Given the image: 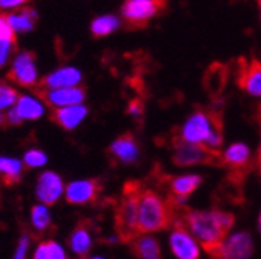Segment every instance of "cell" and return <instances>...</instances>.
<instances>
[{
  "label": "cell",
  "mask_w": 261,
  "mask_h": 259,
  "mask_svg": "<svg viewBox=\"0 0 261 259\" xmlns=\"http://www.w3.org/2000/svg\"><path fill=\"white\" fill-rule=\"evenodd\" d=\"M7 123V117L5 115H2V113H0V127H2L4 124Z\"/></svg>",
  "instance_id": "e575fe53"
},
{
  "label": "cell",
  "mask_w": 261,
  "mask_h": 259,
  "mask_svg": "<svg viewBox=\"0 0 261 259\" xmlns=\"http://www.w3.org/2000/svg\"><path fill=\"white\" fill-rule=\"evenodd\" d=\"M221 126V115L218 112L196 110L187 118L177 137L185 143L204 146L215 129Z\"/></svg>",
  "instance_id": "277c9868"
},
{
  "label": "cell",
  "mask_w": 261,
  "mask_h": 259,
  "mask_svg": "<svg viewBox=\"0 0 261 259\" xmlns=\"http://www.w3.org/2000/svg\"><path fill=\"white\" fill-rule=\"evenodd\" d=\"M165 5L167 4L160 0H127L123 4L121 13L129 26L142 28L157 16Z\"/></svg>",
  "instance_id": "8992f818"
},
{
  "label": "cell",
  "mask_w": 261,
  "mask_h": 259,
  "mask_svg": "<svg viewBox=\"0 0 261 259\" xmlns=\"http://www.w3.org/2000/svg\"><path fill=\"white\" fill-rule=\"evenodd\" d=\"M36 19H38V13L35 11V8H30L27 5L16 14H7V20L14 33L16 31H30L35 26Z\"/></svg>",
  "instance_id": "44dd1931"
},
{
  "label": "cell",
  "mask_w": 261,
  "mask_h": 259,
  "mask_svg": "<svg viewBox=\"0 0 261 259\" xmlns=\"http://www.w3.org/2000/svg\"><path fill=\"white\" fill-rule=\"evenodd\" d=\"M27 4L22 0H13V2H0V8H16V7H25Z\"/></svg>",
  "instance_id": "836d02e7"
},
{
  "label": "cell",
  "mask_w": 261,
  "mask_h": 259,
  "mask_svg": "<svg viewBox=\"0 0 261 259\" xmlns=\"http://www.w3.org/2000/svg\"><path fill=\"white\" fill-rule=\"evenodd\" d=\"M16 50V42H10V41H5V39H0V69H2L10 54Z\"/></svg>",
  "instance_id": "f546056e"
},
{
  "label": "cell",
  "mask_w": 261,
  "mask_h": 259,
  "mask_svg": "<svg viewBox=\"0 0 261 259\" xmlns=\"http://www.w3.org/2000/svg\"><path fill=\"white\" fill-rule=\"evenodd\" d=\"M202 183V177L198 174H185V176H177L170 180V191L173 197L179 199H187L190 194H193Z\"/></svg>",
  "instance_id": "ac0fdd59"
},
{
  "label": "cell",
  "mask_w": 261,
  "mask_h": 259,
  "mask_svg": "<svg viewBox=\"0 0 261 259\" xmlns=\"http://www.w3.org/2000/svg\"><path fill=\"white\" fill-rule=\"evenodd\" d=\"M0 39H5V41H10V42H16V33L13 31V28L10 26L5 14H0Z\"/></svg>",
  "instance_id": "f1b7e54d"
},
{
  "label": "cell",
  "mask_w": 261,
  "mask_h": 259,
  "mask_svg": "<svg viewBox=\"0 0 261 259\" xmlns=\"http://www.w3.org/2000/svg\"><path fill=\"white\" fill-rule=\"evenodd\" d=\"M109 151H111V155L114 157V160L120 161V163H124V165L136 163L140 155L139 145L133 134L120 135L117 140H114Z\"/></svg>",
  "instance_id": "4fadbf2b"
},
{
  "label": "cell",
  "mask_w": 261,
  "mask_h": 259,
  "mask_svg": "<svg viewBox=\"0 0 261 259\" xmlns=\"http://www.w3.org/2000/svg\"><path fill=\"white\" fill-rule=\"evenodd\" d=\"M17 100H19L17 92L13 87H10L8 84L0 81V110L13 106Z\"/></svg>",
  "instance_id": "4316f807"
},
{
  "label": "cell",
  "mask_w": 261,
  "mask_h": 259,
  "mask_svg": "<svg viewBox=\"0 0 261 259\" xmlns=\"http://www.w3.org/2000/svg\"><path fill=\"white\" fill-rule=\"evenodd\" d=\"M38 199L45 205H53L62 194V180L55 172H44L38 180Z\"/></svg>",
  "instance_id": "9a60e30c"
},
{
  "label": "cell",
  "mask_w": 261,
  "mask_h": 259,
  "mask_svg": "<svg viewBox=\"0 0 261 259\" xmlns=\"http://www.w3.org/2000/svg\"><path fill=\"white\" fill-rule=\"evenodd\" d=\"M70 248L81 257H84L92 248V230L89 222L83 220L76 225L70 236Z\"/></svg>",
  "instance_id": "d6986e66"
},
{
  "label": "cell",
  "mask_w": 261,
  "mask_h": 259,
  "mask_svg": "<svg viewBox=\"0 0 261 259\" xmlns=\"http://www.w3.org/2000/svg\"><path fill=\"white\" fill-rule=\"evenodd\" d=\"M87 115V107L84 106H72V107H62V109H55L51 113V120L59 124L61 127L72 131L75 129Z\"/></svg>",
  "instance_id": "e0dca14e"
},
{
  "label": "cell",
  "mask_w": 261,
  "mask_h": 259,
  "mask_svg": "<svg viewBox=\"0 0 261 259\" xmlns=\"http://www.w3.org/2000/svg\"><path fill=\"white\" fill-rule=\"evenodd\" d=\"M240 87L255 98H261V62L256 59L241 61L238 69Z\"/></svg>",
  "instance_id": "8fae6325"
},
{
  "label": "cell",
  "mask_w": 261,
  "mask_h": 259,
  "mask_svg": "<svg viewBox=\"0 0 261 259\" xmlns=\"http://www.w3.org/2000/svg\"><path fill=\"white\" fill-rule=\"evenodd\" d=\"M0 172L4 176V182L5 185H13L17 183L20 179V172H22V163L16 158H0Z\"/></svg>",
  "instance_id": "cb8c5ba5"
},
{
  "label": "cell",
  "mask_w": 261,
  "mask_h": 259,
  "mask_svg": "<svg viewBox=\"0 0 261 259\" xmlns=\"http://www.w3.org/2000/svg\"><path fill=\"white\" fill-rule=\"evenodd\" d=\"M173 161L177 166L222 163L221 154L212 152L205 146H201V145L185 143L179 137H174V141H173Z\"/></svg>",
  "instance_id": "5b68a950"
},
{
  "label": "cell",
  "mask_w": 261,
  "mask_h": 259,
  "mask_svg": "<svg viewBox=\"0 0 261 259\" xmlns=\"http://www.w3.org/2000/svg\"><path fill=\"white\" fill-rule=\"evenodd\" d=\"M36 93L45 104L58 109L81 106V103L86 100V90L80 85L70 89H56V90L36 89Z\"/></svg>",
  "instance_id": "9c48e42d"
},
{
  "label": "cell",
  "mask_w": 261,
  "mask_h": 259,
  "mask_svg": "<svg viewBox=\"0 0 261 259\" xmlns=\"http://www.w3.org/2000/svg\"><path fill=\"white\" fill-rule=\"evenodd\" d=\"M28 244H30V238L27 235L22 236V239L19 242V247L16 250L14 259H25V254H27V250H28Z\"/></svg>",
  "instance_id": "1f68e13d"
},
{
  "label": "cell",
  "mask_w": 261,
  "mask_h": 259,
  "mask_svg": "<svg viewBox=\"0 0 261 259\" xmlns=\"http://www.w3.org/2000/svg\"><path fill=\"white\" fill-rule=\"evenodd\" d=\"M81 82V73L78 69L73 67H64L56 70L55 73L45 76L38 89L42 90H56V89H70V87H78Z\"/></svg>",
  "instance_id": "5bb4252c"
},
{
  "label": "cell",
  "mask_w": 261,
  "mask_h": 259,
  "mask_svg": "<svg viewBox=\"0 0 261 259\" xmlns=\"http://www.w3.org/2000/svg\"><path fill=\"white\" fill-rule=\"evenodd\" d=\"M92 259H103V257H100V256H96V257H92Z\"/></svg>",
  "instance_id": "74e56055"
},
{
  "label": "cell",
  "mask_w": 261,
  "mask_h": 259,
  "mask_svg": "<svg viewBox=\"0 0 261 259\" xmlns=\"http://www.w3.org/2000/svg\"><path fill=\"white\" fill-rule=\"evenodd\" d=\"M31 220H33V225L36 226L38 230H45L47 226L50 225V214H48V210L45 205H36L33 207L31 210Z\"/></svg>",
  "instance_id": "484cf974"
},
{
  "label": "cell",
  "mask_w": 261,
  "mask_h": 259,
  "mask_svg": "<svg viewBox=\"0 0 261 259\" xmlns=\"http://www.w3.org/2000/svg\"><path fill=\"white\" fill-rule=\"evenodd\" d=\"M221 160L232 171H244L250 161V149L244 143H233L221 154Z\"/></svg>",
  "instance_id": "2e32d148"
},
{
  "label": "cell",
  "mask_w": 261,
  "mask_h": 259,
  "mask_svg": "<svg viewBox=\"0 0 261 259\" xmlns=\"http://www.w3.org/2000/svg\"><path fill=\"white\" fill-rule=\"evenodd\" d=\"M174 220V210L168 199L151 188L143 189L139 204V235L165 230Z\"/></svg>",
  "instance_id": "7a4b0ae2"
},
{
  "label": "cell",
  "mask_w": 261,
  "mask_h": 259,
  "mask_svg": "<svg viewBox=\"0 0 261 259\" xmlns=\"http://www.w3.org/2000/svg\"><path fill=\"white\" fill-rule=\"evenodd\" d=\"M170 248L177 259L201 257V247L198 241L190 235V232L182 225V222H177L170 233Z\"/></svg>",
  "instance_id": "ba28073f"
},
{
  "label": "cell",
  "mask_w": 261,
  "mask_h": 259,
  "mask_svg": "<svg viewBox=\"0 0 261 259\" xmlns=\"http://www.w3.org/2000/svg\"><path fill=\"white\" fill-rule=\"evenodd\" d=\"M8 79H11L13 82L22 87H31L33 84H36L38 70H36L35 53H31V51L20 53L14 59V64L8 73Z\"/></svg>",
  "instance_id": "30bf717a"
},
{
  "label": "cell",
  "mask_w": 261,
  "mask_h": 259,
  "mask_svg": "<svg viewBox=\"0 0 261 259\" xmlns=\"http://www.w3.org/2000/svg\"><path fill=\"white\" fill-rule=\"evenodd\" d=\"M120 26V19L115 17V16H100L96 17L92 25H90V31L92 35L95 38H103V36H108L111 33H114V31Z\"/></svg>",
  "instance_id": "603a6c76"
},
{
  "label": "cell",
  "mask_w": 261,
  "mask_h": 259,
  "mask_svg": "<svg viewBox=\"0 0 261 259\" xmlns=\"http://www.w3.org/2000/svg\"><path fill=\"white\" fill-rule=\"evenodd\" d=\"M182 225L212 256L235 225V216L221 210H188Z\"/></svg>",
  "instance_id": "6da1fadb"
},
{
  "label": "cell",
  "mask_w": 261,
  "mask_h": 259,
  "mask_svg": "<svg viewBox=\"0 0 261 259\" xmlns=\"http://www.w3.org/2000/svg\"><path fill=\"white\" fill-rule=\"evenodd\" d=\"M35 259H69V257L59 244H56L55 241H47L38 247L35 253Z\"/></svg>",
  "instance_id": "d4e9b609"
},
{
  "label": "cell",
  "mask_w": 261,
  "mask_h": 259,
  "mask_svg": "<svg viewBox=\"0 0 261 259\" xmlns=\"http://www.w3.org/2000/svg\"><path fill=\"white\" fill-rule=\"evenodd\" d=\"M16 110L19 112L22 120H38L44 113V107L36 100L30 98V96H19Z\"/></svg>",
  "instance_id": "7402d4cb"
},
{
  "label": "cell",
  "mask_w": 261,
  "mask_h": 259,
  "mask_svg": "<svg viewBox=\"0 0 261 259\" xmlns=\"http://www.w3.org/2000/svg\"><path fill=\"white\" fill-rule=\"evenodd\" d=\"M258 161H261V145L258 148Z\"/></svg>",
  "instance_id": "d590c367"
},
{
  "label": "cell",
  "mask_w": 261,
  "mask_h": 259,
  "mask_svg": "<svg viewBox=\"0 0 261 259\" xmlns=\"http://www.w3.org/2000/svg\"><path fill=\"white\" fill-rule=\"evenodd\" d=\"M253 254V239L247 232L228 235L221 247L212 254L215 259H250Z\"/></svg>",
  "instance_id": "52a82bcc"
},
{
  "label": "cell",
  "mask_w": 261,
  "mask_h": 259,
  "mask_svg": "<svg viewBox=\"0 0 261 259\" xmlns=\"http://www.w3.org/2000/svg\"><path fill=\"white\" fill-rule=\"evenodd\" d=\"M130 250L139 259H162L159 242L148 235L137 236L130 242Z\"/></svg>",
  "instance_id": "ffe728a7"
},
{
  "label": "cell",
  "mask_w": 261,
  "mask_h": 259,
  "mask_svg": "<svg viewBox=\"0 0 261 259\" xmlns=\"http://www.w3.org/2000/svg\"><path fill=\"white\" fill-rule=\"evenodd\" d=\"M143 188L129 182L123 189V197L115 210V228L120 242H133L139 236V204Z\"/></svg>",
  "instance_id": "3957f363"
},
{
  "label": "cell",
  "mask_w": 261,
  "mask_h": 259,
  "mask_svg": "<svg viewBox=\"0 0 261 259\" xmlns=\"http://www.w3.org/2000/svg\"><path fill=\"white\" fill-rule=\"evenodd\" d=\"M100 183L98 180H78L72 182L67 188H65V200L69 204H87L93 202L98 194H100Z\"/></svg>",
  "instance_id": "7c38bea8"
},
{
  "label": "cell",
  "mask_w": 261,
  "mask_h": 259,
  "mask_svg": "<svg viewBox=\"0 0 261 259\" xmlns=\"http://www.w3.org/2000/svg\"><path fill=\"white\" fill-rule=\"evenodd\" d=\"M127 113L133 115L134 118H140L143 113V104L140 100H133L127 104Z\"/></svg>",
  "instance_id": "4dcf8cb0"
},
{
  "label": "cell",
  "mask_w": 261,
  "mask_h": 259,
  "mask_svg": "<svg viewBox=\"0 0 261 259\" xmlns=\"http://www.w3.org/2000/svg\"><path fill=\"white\" fill-rule=\"evenodd\" d=\"M258 228H259V233H261V214H259V219H258Z\"/></svg>",
  "instance_id": "8d00e7d4"
},
{
  "label": "cell",
  "mask_w": 261,
  "mask_h": 259,
  "mask_svg": "<svg viewBox=\"0 0 261 259\" xmlns=\"http://www.w3.org/2000/svg\"><path fill=\"white\" fill-rule=\"evenodd\" d=\"M258 165H259V172H261V161H258Z\"/></svg>",
  "instance_id": "f35d334b"
},
{
  "label": "cell",
  "mask_w": 261,
  "mask_h": 259,
  "mask_svg": "<svg viewBox=\"0 0 261 259\" xmlns=\"http://www.w3.org/2000/svg\"><path fill=\"white\" fill-rule=\"evenodd\" d=\"M22 121H23V120L20 118V115H19V112L16 110V107L11 109V110L7 113V123H8V124H14V126H16V124H20Z\"/></svg>",
  "instance_id": "d6a6232c"
},
{
  "label": "cell",
  "mask_w": 261,
  "mask_h": 259,
  "mask_svg": "<svg viewBox=\"0 0 261 259\" xmlns=\"http://www.w3.org/2000/svg\"><path fill=\"white\" fill-rule=\"evenodd\" d=\"M47 161V157L44 152L41 151H36V149H33V151H28L25 154V163L27 166L30 168H38V166H42L44 163Z\"/></svg>",
  "instance_id": "83f0119b"
}]
</instances>
